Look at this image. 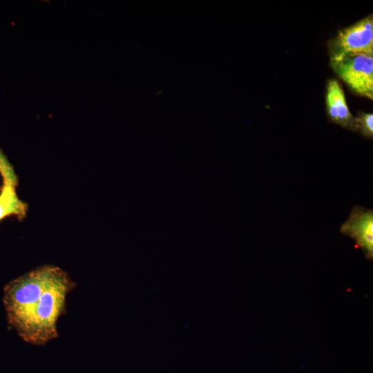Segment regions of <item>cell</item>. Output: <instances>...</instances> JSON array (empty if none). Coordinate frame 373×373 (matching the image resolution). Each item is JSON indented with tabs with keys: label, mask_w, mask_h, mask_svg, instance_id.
Here are the masks:
<instances>
[{
	"label": "cell",
	"mask_w": 373,
	"mask_h": 373,
	"mask_svg": "<svg viewBox=\"0 0 373 373\" xmlns=\"http://www.w3.org/2000/svg\"><path fill=\"white\" fill-rule=\"evenodd\" d=\"M75 286L65 271L52 265L10 281L3 289L9 324L31 344L42 345L57 338V322L65 312L66 295Z\"/></svg>",
	"instance_id": "1"
},
{
	"label": "cell",
	"mask_w": 373,
	"mask_h": 373,
	"mask_svg": "<svg viewBox=\"0 0 373 373\" xmlns=\"http://www.w3.org/2000/svg\"><path fill=\"white\" fill-rule=\"evenodd\" d=\"M0 176L2 185L0 190V221L7 217L15 216L22 220L28 210L26 202L17 195L19 178L12 164L0 149Z\"/></svg>",
	"instance_id": "4"
},
{
	"label": "cell",
	"mask_w": 373,
	"mask_h": 373,
	"mask_svg": "<svg viewBox=\"0 0 373 373\" xmlns=\"http://www.w3.org/2000/svg\"><path fill=\"white\" fill-rule=\"evenodd\" d=\"M330 53H361L373 56L372 15L338 32L330 42Z\"/></svg>",
	"instance_id": "3"
},
{
	"label": "cell",
	"mask_w": 373,
	"mask_h": 373,
	"mask_svg": "<svg viewBox=\"0 0 373 373\" xmlns=\"http://www.w3.org/2000/svg\"><path fill=\"white\" fill-rule=\"evenodd\" d=\"M333 70L356 93L373 98V56L361 53L331 55Z\"/></svg>",
	"instance_id": "2"
},
{
	"label": "cell",
	"mask_w": 373,
	"mask_h": 373,
	"mask_svg": "<svg viewBox=\"0 0 373 373\" xmlns=\"http://www.w3.org/2000/svg\"><path fill=\"white\" fill-rule=\"evenodd\" d=\"M340 232L352 238L362 249L365 257H373V210L359 205L353 207Z\"/></svg>",
	"instance_id": "5"
},
{
	"label": "cell",
	"mask_w": 373,
	"mask_h": 373,
	"mask_svg": "<svg viewBox=\"0 0 373 373\" xmlns=\"http://www.w3.org/2000/svg\"><path fill=\"white\" fill-rule=\"evenodd\" d=\"M326 109L332 122L343 128L354 130V118L347 106L344 91L335 79H330L327 85Z\"/></svg>",
	"instance_id": "6"
},
{
	"label": "cell",
	"mask_w": 373,
	"mask_h": 373,
	"mask_svg": "<svg viewBox=\"0 0 373 373\" xmlns=\"http://www.w3.org/2000/svg\"><path fill=\"white\" fill-rule=\"evenodd\" d=\"M354 131H358L364 137L372 139L373 137V115L372 113H361L354 118Z\"/></svg>",
	"instance_id": "7"
}]
</instances>
